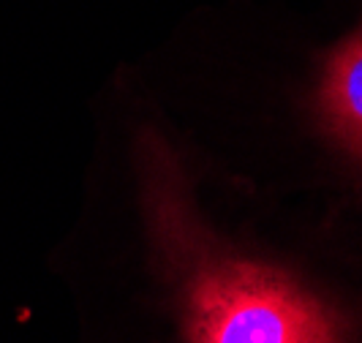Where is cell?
Wrapping results in <instances>:
<instances>
[{
  "instance_id": "1",
  "label": "cell",
  "mask_w": 362,
  "mask_h": 343,
  "mask_svg": "<svg viewBox=\"0 0 362 343\" xmlns=\"http://www.w3.org/2000/svg\"><path fill=\"white\" fill-rule=\"evenodd\" d=\"M191 343H338L327 310L281 272L204 262L188 291Z\"/></svg>"
},
{
  "instance_id": "2",
  "label": "cell",
  "mask_w": 362,
  "mask_h": 343,
  "mask_svg": "<svg viewBox=\"0 0 362 343\" xmlns=\"http://www.w3.org/2000/svg\"><path fill=\"white\" fill-rule=\"evenodd\" d=\"M322 112L338 139L362 156V28L327 63Z\"/></svg>"
}]
</instances>
